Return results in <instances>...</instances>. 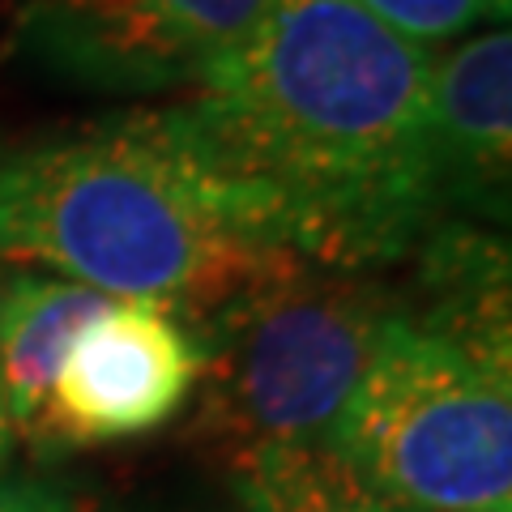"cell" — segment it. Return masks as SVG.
Wrapping results in <instances>:
<instances>
[{
	"label": "cell",
	"mask_w": 512,
	"mask_h": 512,
	"mask_svg": "<svg viewBox=\"0 0 512 512\" xmlns=\"http://www.w3.org/2000/svg\"><path fill=\"white\" fill-rule=\"evenodd\" d=\"M367 13H376L384 26L402 30L406 39L436 43L453 39L474 22L508 18V0H359Z\"/></svg>",
	"instance_id": "10"
},
{
	"label": "cell",
	"mask_w": 512,
	"mask_h": 512,
	"mask_svg": "<svg viewBox=\"0 0 512 512\" xmlns=\"http://www.w3.org/2000/svg\"><path fill=\"white\" fill-rule=\"evenodd\" d=\"M512 154V35L487 30L436 60L431 73V158L448 218L508 214Z\"/></svg>",
	"instance_id": "7"
},
{
	"label": "cell",
	"mask_w": 512,
	"mask_h": 512,
	"mask_svg": "<svg viewBox=\"0 0 512 512\" xmlns=\"http://www.w3.org/2000/svg\"><path fill=\"white\" fill-rule=\"evenodd\" d=\"M0 256L205 320L295 252L158 107L0 163Z\"/></svg>",
	"instance_id": "2"
},
{
	"label": "cell",
	"mask_w": 512,
	"mask_h": 512,
	"mask_svg": "<svg viewBox=\"0 0 512 512\" xmlns=\"http://www.w3.org/2000/svg\"><path fill=\"white\" fill-rule=\"evenodd\" d=\"M205 367L201 342L154 303L107 299L64 355L47 393L39 453L133 440L184 410Z\"/></svg>",
	"instance_id": "6"
},
{
	"label": "cell",
	"mask_w": 512,
	"mask_h": 512,
	"mask_svg": "<svg viewBox=\"0 0 512 512\" xmlns=\"http://www.w3.org/2000/svg\"><path fill=\"white\" fill-rule=\"evenodd\" d=\"M393 312L397 295L376 278L282 261L197 320L201 427L231 457L329 444Z\"/></svg>",
	"instance_id": "4"
},
{
	"label": "cell",
	"mask_w": 512,
	"mask_h": 512,
	"mask_svg": "<svg viewBox=\"0 0 512 512\" xmlns=\"http://www.w3.org/2000/svg\"><path fill=\"white\" fill-rule=\"evenodd\" d=\"M508 355L397 303L329 448L406 512H512Z\"/></svg>",
	"instance_id": "3"
},
{
	"label": "cell",
	"mask_w": 512,
	"mask_h": 512,
	"mask_svg": "<svg viewBox=\"0 0 512 512\" xmlns=\"http://www.w3.org/2000/svg\"><path fill=\"white\" fill-rule=\"evenodd\" d=\"M13 448V427H9V414H5V397H0V461L9 457Z\"/></svg>",
	"instance_id": "12"
},
{
	"label": "cell",
	"mask_w": 512,
	"mask_h": 512,
	"mask_svg": "<svg viewBox=\"0 0 512 512\" xmlns=\"http://www.w3.org/2000/svg\"><path fill=\"white\" fill-rule=\"evenodd\" d=\"M419 39L359 0H269L244 43L163 107L286 252L367 274L448 222Z\"/></svg>",
	"instance_id": "1"
},
{
	"label": "cell",
	"mask_w": 512,
	"mask_h": 512,
	"mask_svg": "<svg viewBox=\"0 0 512 512\" xmlns=\"http://www.w3.org/2000/svg\"><path fill=\"white\" fill-rule=\"evenodd\" d=\"M269 0H26L9 56L52 82L99 94L201 86Z\"/></svg>",
	"instance_id": "5"
},
{
	"label": "cell",
	"mask_w": 512,
	"mask_h": 512,
	"mask_svg": "<svg viewBox=\"0 0 512 512\" xmlns=\"http://www.w3.org/2000/svg\"><path fill=\"white\" fill-rule=\"evenodd\" d=\"M0 512H82V504L43 478H0Z\"/></svg>",
	"instance_id": "11"
},
{
	"label": "cell",
	"mask_w": 512,
	"mask_h": 512,
	"mask_svg": "<svg viewBox=\"0 0 512 512\" xmlns=\"http://www.w3.org/2000/svg\"><path fill=\"white\" fill-rule=\"evenodd\" d=\"M107 303V295L82 282H56L39 274H18L0 286V397L9 427L39 448L47 393L86 320Z\"/></svg>",
	"instance_id": "8"
},
{
	"label": "cell",
	"mask_w": 512,
	"mask_h": 512,
	"mask_svg": "<svg viewBox=\"0 0 512 512\" xmlns=\"http://www.w3.org/2000/svg\"><path fill=\"white\" fill-rule=\"evenodd\" d=\"M231 487L244 512H406L320 448H252L231 457Z\"/></svg>",
	"instance_id": "9"
}]
</instances>
